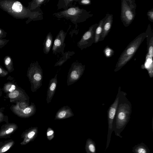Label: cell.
<instances>
[{"instance_id":"obj_22","label":"cell","mask_w":153,"mask_h":153,"mask_svg":"<svg viewBox=\"0 0 153 153\" xmlns=\"http://www.w3.org/2000/svg\"><path fill=\"white\" fill-rule=\"evenodd\" d=\"M9 41V39H0V48H2L6 45Z\"/></svg>"},{"instance_id":"obj_23","label":"cell","mask_w":153,"mask_h":153,"mask_svg":"<svg viewBox=\"0 0 153 153\" xmlns=\"http://www.w3.org/2000/svg\"><path fill=\"white\" fill-rule=\"evenodd\" d=\"M7 33L3 29L0 28V39H4L7 36Z\"/></svg>"},{"instance_id":"obj_14","label":"cell","mask_w":153,"mask_h":153,"mask_svg":"<svg viewBox=\"0 0 153 153\" xmlns=\"http://www.w3.org/2000/svg\"><path fill=\"white\" fill-rule=\"evenodd\" d=\"M132 151L133 153H150L148 148L142 143L135 145L132 148Z\"/></svg>"},{"instance_id":"obj_30","label":"cell","mask_w":153,"mask_h":153,"mask_svg":"<svg viewBox=\"0 0 153 153\" xmlns=\"http://www.w3.org/2000/svg\"><path fill=\"white\" fill-rule=\"evenodd\" d=\"M0 117H1V116L0 115Z\"/></svg>"},{"instance_id":"obj_24","label":"cell","mask_w":153,"mask_h":153,"mask_svg":"<svg viewBox=\"0 0 153 153\" xmlns=\"http://www.w3.org/2000/svg\"><path fill=\"white\" fill-rule=\"evenodd\" d=\"M67 13L69 15H73L76 13V10L74 8H71L68 10Z\"/></svg>"},{"instance_id":"obj_15","label":"cell","mask_w":153,"mask_h":153,"mask_svg":"<svg viewBox=\"0 0 153 153\" xmlns=\"http://www.w3.org/2000/svg\"><path fill=\"white\" fill-rule=\"evenodd\" d=\"M86 150L87 153H96V152L95 143L91 139H89L87 141Z\"/></svg>"},{"instance_id":"obj_4","label":"cell","mask_w":153,"mask_h":153,"mask_svg":"<svg viewBox=\"0 0 153 153\" xmlns=\"http://www.w3.org/2000/svg\"><path fill=\"white\" fill-rule=\"evenodd\" d=\"M137 5L134 0H121L120 19L124 26L127 27L134 20Z\"/></svg>"},{"instance_id":"obj_6","label":"cell","mask_w":153,"mask_h":153,"mask_svg":"<svg viewBox=\"0 0 153 153\" xmlns=\"http://www.w3.org/2000/svg\"><path fill=\"white\" fill-rule=\"evenodd\" d=\"M119 96L118 92L114 101L110 106L107 111L108 131L106 149L108 147L111 140V134L113 131V124L117 108Z\"/></svg>"},{"instance_id":"obj_29","label":"cell","mask_w":153,"mask_h":153,"mask_svg":"<svg viewBox=\"0 0 153 153\" xmlns=\"http://www.w3.org/2000/svg\"><path fill=\"white\" fill-rule=\"evenodd\" d=\"M54 133V131L52 130L49 131L47 133V135L48 136H50L52 135Z\"/></svg>"},{"instance_id":"obj_21","label":"cell","mask_w":153,"mask_h":153,"mask_svg":"<svg viewBox=\"0 0 153 153\" xmlns=\"http://www.w3.org/2000/svg\"><path fill=\"white\" fill-rule=\"evenodd\" d=\"M147 15L148 19L152 22H153V8L149 10L147 12Z\"/></svg>"},{"instance_id":"obj_16","label":"cell","mask_w":153,"mask_h":153,"mask_svg":"<svg viewBox=\"0 0 153 153\" xmlns=\"http://www.w3.org/2000/svg\"><path fill=\"white\" fill-rule=\"evenodd\" d=\"M16 128L14 125L10 126L2 130L0 132V137H3L13 132Z\"/></svg>"},{"instance_id":"obj_17","label":"cell","mask_w":153,"mask_h":153,"mask_svg":"<svg viewBox=\"0 0 153 153\" xmlns=\"http://www.w3.org/2000/svg\"><path fill=\"white\" fill-rule=\"evenodd\" d=\"M4 63L7 68L10 71L13 69V62L11 57L7 55L4 58Z\"/></svg>"},{"instance_id":"obj_26","label":"cell","mask_w":153,"mask_h":153,"mask_svg":"<svg viewBox=\"0 0 153 153\" xmlns=\"http://www.w3.org/2000/svg\"><path fill=\"white\" fill-rule=\"evenodd\" d=\"M35 134V132L33 131L30 132L27 135L26 139H30L32 138Z\"/></svg>"},{"instance_id":"obj_1","label":"cell","mask_w":153,"mask_h":153,"mask_svg":"<svg viewBox=\"0 0 153 153\" xmlns=\"http://www.w3.org/2000/svg\"><path fill=\"white\" fill-rule=\"evenodd\" d=\"M118 105L113 124V129L115 134L120 138V133L129 122L132 112V105L126 97L127 94L121 91L119 87Z\"/></svg>"},{"instance_id":"obj_13","label":"cell","mask_w":153,"mask_h":153,"mask_svg":"<svg viewBox=\"0 0 153 153\" xmlns=\"http://www.w3.org/2000/svg\"><path fill=\"white\" fill-rule=\"evenodd\" d=\"M108 13L106 14L104 18L101 20L98 24V26L95 31L94 43H96L99 42L102 31L103 24L108 15Z\"/></svg>"},{"instance_id":"obj_28","label":"cell","mask_w":153,"mask_h":153,"mask_svg":"<svg viewBox=\"0 0 153 153\" xmlns=\"http://www.w3.org/2000/svg\"><path fill=\"white\" fill-rule=\"evenodd\" d=\"M7 74V72L0 66V74Z\"/></svg>"},{"instance_id":"obj_8","label":"cell","mask_w":153,"mask_h":153,"mask_svg":"<svg viewBox=\"0 0 153 153\" xmlns=\"http://www.w3.org/2000/svg\"><path fill=\"white\" fill-rule=\"evenodd\" d=\"M98 24L92 25L83 36L81 42L85 47L90 46L94 43L95 32Z\"/></svg>"},{"instance_id":"obj_12","label":"cell","mask_w":153,"mask_h":153,"mask_svg":"<svg viewBox=\"0 0 153 153\" xmlns=\"http://www.w3.org/2000/svg\"><path fill=\"white\" fill-rule=\"evenodd\" d=\"M74 116V114L71 108L67 105L64 106L60 108L57 112L55 119H63Z\"/></svg>"},{"instance_id":"obj_5","label":"cell","mask_w":153,"mask_h":153,"mask_svg":"<svg viewBox=\"0 0 153 153\" xmlns=\"http://www.w3.org/2000/svg\"><path fill=\"white\" fill-rule=\"evenodd\" d=\"M27 73L31 85V90L33 92H36L42 85V69L38 64H31Z\"/></svg>"},{"instance_id":"obj_10","label":"cell","mask_w":153,"mask_h":153,"mask_svg":"<svg viewBox=\"0 0 153 153\" xmlns=\"http://www.w3.org/2000/svg\"><path fill=\"white\" fill-rule=\"evenodd\" d=\"M57 74H56L54 77L49 81L46 99L48 104L51 102L56 90L57 84Z\"/></svg>"},{"instance_id":"obj_25","label":"cell","mask_w":153,"mask_h":153,"mask_svg":"<svg viewBox=\"0 0 153 153\" xmlns=\"http://www.w3.org/2000/svg\"><path fill=\"white\" fill-rule=\"evenodd\" d=\"M61 44V42L58 38L56 39L54 42V48H57L59 47Z\"/></svg>"},{"instance_id":"obj_2","label":"cell","mask_w":153,"mask_h":153,"mask_svg":"<svg viewBox=\"0 0 153 153\" xmlns=\"http://www.w3.org/2000/svg\"><path fill=\"white\" fill-rule=\"evenodd\" d=\"M0 8L17 19L31 18L33 13L22 3L15 0H0Z\"/></svg>"},{"instance_id":"obj_27","label":"cell","mask_w":153,"mask_h":153,"mask_svg":"<svg viewBox=\"0 0 153 153\" xmlns=\"http://www.w3.org/2000/svg\"><path fill=\"white\" fill-rule=\"evenodd\" d=\"M81 3L83 4L88 5L91 3V1L89 0H82L81 1Z\"/></svg>"},{"instance_id":"obj_3","label":"cell","mask_w":153,"mask_h":153,"mask_svg":"<svg viewBox=\"0 0 153 153\" xmlns=\"http://www.w3.org/2000/svg\"><path fill=\"white\" fill-rule=\"evenodd\" d=\"M146 36L145 32L142 33L129 43L120 56L115 67V72L120 70L132 58Z\"/></svg>"},{"instance_id":"obj_18","label":"cell","mask_w":153,"mask_h":153,"mask_svg":"<svg viewBox=\"0 0 153 153\" xmlns=\"http://www.w3.org/2000/svg\"><path fill=\"white\" fill-rule=\"evenodd\" d=\"M14 143L13 141L9 142L0 148V153L4 152L8 150Z\"/></svg>"},{"instance_id":"obj_20","label":"cell","mask_w":153,"mask_h":153,"mask_svg":"<svg viewBox=\"0 0 153 153\" xmlns=\"http://www.w3.org/2000/svg\"><path fill=\"white\" fill-rule=\"evenodd\" d=\"M19 94V92L18 91H14L9 93V96L10 98L13 99L17 97Z\"/></svg>"},{"instance_id":"obj_7","label":"cell","mask_w":153,"mask_h":153,"mask_svg":"<svg viewBox=\"0 0 153 153\" xmlns=\"http://www.w3.org/2000/svg\"><path fill=\"white\" fill-rule=\"evenodd\" d=\"M85 69V65L81 64H73L68 73L67 85H71L77 81L82 75Z\"/></svg>"},{"instance_id":"obj_19","label":"cell","mask_w":153,"mask_h":153,"mask_svg":"<svg viewBox=\"0 0 153 153\" xmlns=\"http://www.w3.org/2000/svg\"><path fill=\"white\" fill-rule=\"evenodd\" d=\"M52 43V38L48 37L46 39L45 45V49L46 51L48 52L49 51Z\"/></svg>"},{"instance_id":"obj_11","label":"cell","mask_w":153,"mask_h":153,"mask_svg":"<svg viewBox=\"0 0 153 153\" xmlns=\"http://www.w3.org/2000/svg\"><path fill=\"white\" fill-rule=\"evenodd\" d=\"M113 22V15L108 13L103 25L102 33L99 41H103L110 31Z\"/></svg>"},{"instance_id":"obj_9","label":"cell","mask_w":153,"mask_h":153,"mask_svg":"<svg viewBox=\"0 0 153 153\" xmlns=\"http://www.w3.org/2000/svg\"><path fill=\"white\" fill-rule=\"evenodd\" d=\"M147 40V53L146 56L152 58L153 57V31L149 24L145 32Z\"/></svg>"}]
</instances>
